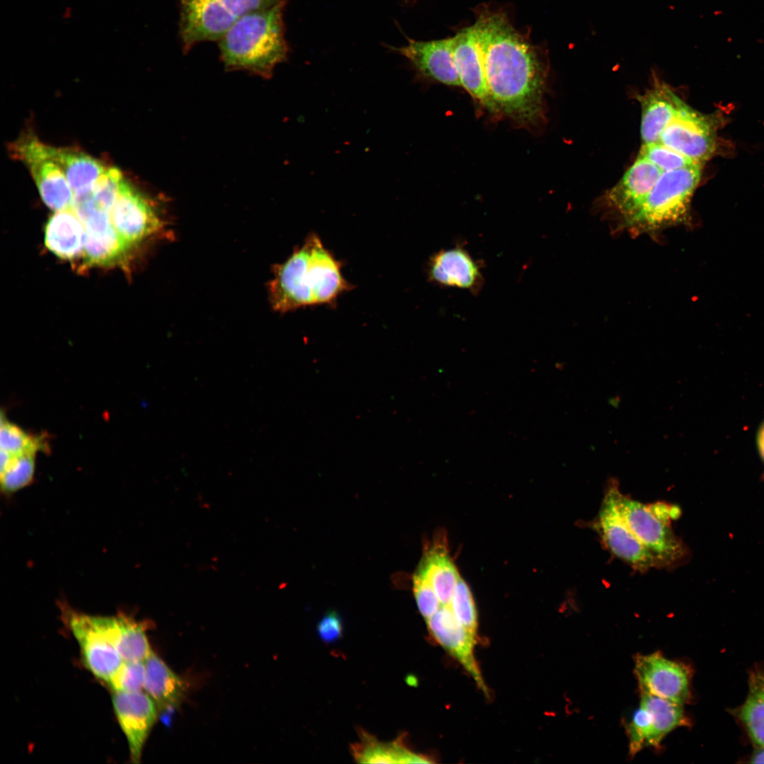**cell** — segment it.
Listing matches in <instances>:
<instances>
[{"label":"cell","mask_w":764,"mask_h":764,"mask_svg":"<svg viewBox=\"0 0 764 764\" xmlns=\"http://www.w3.org/2000/svg\"><path fill=\"white\" fill-rule=\"evenodd\" d=\"M474 23L490 98L497 112L521 125L543 117L545 67L538 47L502 11L480 9Z\"/></svg>","instance_id":"6da1fadb"},{"label":"cell","mask_w":764,"mask_h":764,"mask_svg":"<svg viewBox=\"0 0 764 764\" xmlns=\"http://www.w3.org/2000/svg\"><path fill=\"white\" fill-rule=\"evenodd\" d=\"M342 262L311 233L282 263L275 266L269 284L270 300L279 312L303 307L334 306L352 289L342 273Z\"/></svg>","instance_id":"7a4b0ae2"},{"label":"cell","mask_w":764,"mask_h":764,"mask_svg":"<svg viewBox=\"0 0 764 764\" xmlns=\"http://www.w3.org/2000/svg\"><path fill=\"white\" fill-rule=\"evenodd\" d=\"M286 1L250 12L235 22L218 40L220 57L229 71L270 78L287 57L283 9Z\"/></svg>","instance_id":"3957f363"},{"label":"cell","mask_w":764,"mask_h":764,"mask_svg":"<svg viewBox=\"0 0 764 764\" xmlns=\"http://www.w3.org/2000/svg\"><path fill=\"white\" fill-rule=\"evenodd\" d=\"M701 168L694 164L663 172L642 207L623 226L635 232L654 233L684 222Z\"/></svg>","instance_id":"277c9868"},{"label":"cell","mask_w":764,"mask_h":764,"mask_svg":"<svg viewBox=\"0 0 764 764\" xmlns=\"http://www.w3.org/2000/svg\"><path fill=\"white\" fill-rule=\"evenodd\" d=\"M183 51L197 43L219 40L243 16L286 0H178Z\"/></svg>","instance_id":"5b68a950"},{"label":"cell","mask_w":764,"mask_h":764,"mask_svg":"<svg viewBox=\"0 0 764 764\" xmlns=\"http://www.w3.org/2000/svg\"><path fill=\"white\" fill-rule=\"evenodd\" d=\"M618 509L632 532L659 561L670 563L684 555V548L668 526L673 512L666 505H646L616 490Z\"/></svg>","instance_id":"8992f818"},{"label":"cell","mask_w":764,"mask_h":764,"mask_svg":"<svg viewBox=\"0 0 764 764\" xmlns=\"http://www.w3.org/2000/svg\"><path fill=\"white\" fill-rule=\"evenodd\" d=\"M13 156L28 168L44 203L57 211L69 209L74 195L59 165L50 156L47 145L33 134L21 136L11 144Z\"/></svg>","instance_id":"52a82bcc"},{"label":"cell","mask_w":764,"mask_h":764,"mask_svg":"<svg viewBox=\"0 0 764 764\" xmlns=\"http://www.w3.org/2000/svg\"><path fill=\"white\" fill-rule=\"evenodd\" d=\"M715 138L713 118L681 100L676 115L661 133L659 142L702 166L714 153Z\"/></svg>","instance_id":"ba28073f"},{"label":"cell","mask_w":764,"mask_h":764,"mask_svg":"<svg viewBox=\"0 0 764 764\" xmlns=\"http://www.w3.org/2000/svg\"><path fill=\"white\" fill-rule=\"evenodd\" d=\"M634 671L641 693L684 705L690 698V671L659 652L638 655Z\"/></svg>","instance_id":"9c48e42d"},{"label":"cell","mask_w":764,"mask_h":764,"mask_svg":"<svg viewBox=\"0 0 764 764\" xmlns=\"http://www.w3.org/2000/svg\"><path fill=\"white\" fill-rule=\"evenodd\" d=\"M615 480L611 479L600 512L599 524L604 540L616 556L634 567L646 570L659 561L640 543L624 521L617 504Z\"/></svg>","instance_id":"30bf717a"},{"label":"cell","mask_w":764,"mask_h":764,"mask_svg":"<svg viewBox=\"0 0 764 764\" xmlns=\"http://www.w3.org/2000/svg\"><path fill=\"white\" fill-rule=\"evenodd\" d=\"M110 217L117 231L130 245L152 235L161 226L153 202L125 178Z\"/></svg>","instance_id":"8fae6325"},{"label":"cell","mask_w":764,"mask_h":764,"mask_svg":"<svg viewBox=\"0 0 764 764\" xmlns=\"http://www.w3.org/2000/svg\"><path fill=\"white\" fill-rule=\"evenodd\" d=\"M406 38V45L389 49L406 58L418 77L461 86L453 58V37L429 41Z\"/></svg>","instance_id":"7c38bea8"},{"label":"cell","mask_w":764,"mask_h":764,"mask_svg":"<svg viewBox=\"0 0 764 764\" xmlns=\"http://www.w3.org/2000/svg\"><path fill=\"white\" fill-rule=\"evenodd\" d=\"M112 704L128 742L131 760L139 763L144 743L156 719L157 707L142 690L115 692Z\"/></svg>","instance_id":"4fadbf2b"},{"label":"cell","mask_w":764,"mask_h":764,"mask_svg":"<svg viewBox=\"0 0 764 764\" xmlns=\"http://www.w3.org/2000/svg\"><path fill=\"white\" fill-rule=\"evenodd\" d=\"M67 622L86 667L98 678L108 683L123 662L119 654L95 626L91 615L70 612Z\"/></svg>","instance_id":"5bb4252c"},{"label":"cell","mask_w":764,"mask_h":764,"mask_svg":"<svg viewBox=\"0 0 764 764\" xmlns=\"http://www.w3.org/2000/svg\"><path fill=\"white\" fill-rule=\"evenodd\" d=\"M453 58L461 86L488 110L497 112L489 93L475 24L453 36Z\"/></svg>","instance_id":"9a60e30c"},{"label":"cell","mask_w":764,"mask_h":764,"mask_svg":"<svg viewBox=\"0 0 764 764\" xmlns=\"http://www.w3.org/2000/svg\"><path fill=\"white\" fill-rule=\"evenodd\" d=\"M663 171L638 155L621 179L607 193L610 206L623 217V224L642 207Z\"/></svg>","instance_id":"2e32d148"},{"label":"cell","mask_w":764,"mask_h":764,"mask_svg":"<svg viewBox=\"0 0 764 764\" xmlns=\"http://www.w3.org/2000/svg\"><path fill=\"white\" fill-rule=\"evenodd\" d=\"M431 635L464 666L484 692L486 686L475 659V635L456 618L451 607L441 606L426 620Z\"/></svg>","instance_id":"e0dca14e"},{"label":"cell","mask_w":764,"mask_h":764,"mask_svg":"<svg viewBox=\"0 0 764 764\" xmlns=\"http://www.w3.org/2000/svg\"><path fill=\"white\" fill-rule=\"evenodd\" d=\"M427 276L432 283L472 293L479 291L483 283L481 265L459 245L432 255L427 264Z\"/></svg>","instance_id":"ac0fdd59"},{"label":"cell","mask_w":764,"mask_h":764,"mask_svg":"<svg viewBox=\"0 0 764 764\" xmlns=\"http://www.w3.org/2000/svg\"><path fill=\"white\" fill-rule=\"evenodd\" d=\"M82 222L86 229L83 253L88 263L112 264L129 248L113 226L110 213L93 207Z\"/></svg>","instance_id":"d6986e66"},{"label":"cell","mask_w":764,"mask_h":764,"mask_svg":"<svg viewBox=\"0 0 764 764\" xmlns=\"http://www.w3.org/2000/svg\"><path fill=\"white\" fill-rule=\"evenodd\" d=\"M91 619L123 661H144L152 652L142 623L119 615H91Z\"/></svg>","instance_id":"ffe728a7"},{"label":"cell","mask_w":764,"mask_h":764,"mask_svg":"<svg viewBox=\"0 0 764 764\" xmlns=\"http://www.w3.org/2000/svg\"><path fill=\"white\" fill-rule=\"evenodd\" d=\"M639 100L642 110V145L658 142L676 115L681 98L667 85L657 83L640 96Z\"/></svg>","instance_id":"44dd1931"},{"label":"cell","mask_w":764,"mask_h":764,"mask_svg":"<svg viewBox=\"0 0 764 764\" xmlns=\"http://www.w3.org/2000/svg\"><path fill=\"white\" fill-rule=\"evenodd\" d=\"M47 148L63 171L74 197L89 193L107 168L100 161L77 149L49 145Z\"/></svg>","instance_id":"7402d4cb"},{"label":"cell","mask_w":764,"mask_h":764,"mask_svg":"<svg viewBox=\"0 0 764 764\" xmlns=\"http://www.w3.org/2000/svg\"><path fill=\"white\" fill-rule=\"evenodd\" d=\"M86 229L71 209L57 211L45 226V243L54 255L71 260L83 252Z\"/></svg>","instance_id":"603a6c76"},{"label":"cell","mask_w":764,"mask_h":764,"mask_svg":"<svg viewBox=\"0 0 764 764\" xmlns=\"http://www.w3.org/2000/svg\"><path fill=\"white\" fill-rule=\"evenodd\" d=\"M146 676L144 689L160 712L177 707L185 692L181 678L153 652L144 661Z\"/></svg>","instance_id":"cb8c5ba5"},{"label":"cell","mask_w":764,"mask_h":764,"mask_svg":"<svg viewBox=\"0 0 764 764\" xmlns=\"http://www.w3.org/2000/svg\"><path fill=\"white\" fill-rule=\"evenodd\" d=\"M417 572L429 580L441 605L448 606L460 577L445 544L434 543L425 552Z\"/></svg>","instance_id":"d4e9b609"},{"label":"cell","mask_w":764,"mask_h":764,"mask_svg":"<svg viewBox=\"0 0 764 764\" xmlns=\"http://www.w3.org/2000/svg\"><path fill=\"white\" fill-rule=\"evenodd\" d=\"M360 741L352 747V756L360 763H429V758L410 751L402 740L384 743L361 731Z\"/></svg>","instance_id":"484cf974"},{"label":"cell","mask_w":764,"mask_h":764,"mask_svg":"<svg viewBox=\"0 0 764 764\" xmlns=\"http://www.w3.org/2000/svg\"><path fill=\"white\" fill-rule=\"evenodd\" d=\"M748 683L747 698L732 714L743 724L756 747H764V668L753 670Z\"/></svg>","instance_id":"4316f807"},{"label":"cell","mask_w":764,"mask_h":764,"mask_svg":"<svg viewBox=\"0 0 764 764\" xmlns=\"http://www.w3.org/2000/svg\"><path fill=\"white\" fill-rule=\"evenodd\" d=\"M639 705L649 712L651 735L649 746L659 747L664 738L673 729L689 724L683 705L641 693Z\"/></svg>","instance_id":"83f0119b"},{"label":"cell","mask_w":764,"mask_h":764,"mask_svg":"<svg viewBox=\"0 0 764 764\" xmlns=\"http://www.w3.org/2000/svg\"><path fill=\"white\" fill-rule=\"evenodd\" d=\"M35 453L9 456L1 452V487L3 492L11 494L28 486L33 480Z\"/></svg>","instance_id":"f1b7e54d"},{"label":"cell","mask_w":764,"mask_h":764,"mask_svg":"<svg viewBox=\"0 0 764 764\" xmlns=\"http://www.w3.org/2000/svg\"><path fill=\"white\" fill-rule=\"evenodd\" d=\"M1 452L9 456H18L26 453H35L47 448L44 436L31 435L17 425L8 422L1 414Z\"/></svg>","instance_id":"f546056e"},{"label":"cell","mask_w":764,"mask_h":764,"mask_svg":"<svg viewBox=\"0 0 764 764\" xmlns=\"http://www.w3.org/2000/svg\"><path fill=\"white\" fill-rule=\"evenodd\" d=\"M124 177L115 167H107L98 178L91 190V197L96 208L110 213L119 195L120 187Z\"/></svg>","instance_id":"4dcf8cb0"},{"label":"cell","mask_w":764,"mask_h":764,"mask_svg":"<svg viewBox=\"0 0 764 764\" xmlns=\"http://www.w3.org/2000/svg\"><path fill=\"white\" fill-rule=\"evenodd\" d=\"M449 606L458 620L471 633L477 630V611L471 591L460 577L455 587Z\"/></svg>","instance_id":"1f68e13d"},{"label":"cell","mask_w":764,"mask_h":764,"mask_svg":"<svg viewBox=\"0 0 764 764\" xmlns=\"http://www.w3.org/2000/svg\"><path fill=\"white\" fill-rule=\"evenodd\" d=\"M639 156L649 161L663 172L696 164L659 141L642 145Z\"/></svg>","instance_id":"d6a6232c"},{"label":"cell","mask_w":764,"mask_h":764,"mask_svg":"<svg viewBox=\"0 0 764 764\" xmlns=\"http://www.w3.org/2000/svg\"><path fill=\"white\" fill-rule=\"evenodd\" d=\"M145 676L144 661H123L108 683L115 692L141 691Z\"/></svg>","instance_id":"836d02e7"},{"label":"cell","mask_w":764,"mask_h":764,"mask_svg":"<svg viewBox=\"0 0 764 764\" xmlns=\"http://www.w3.org/2000/svg\"><path fill=\"white\" fill-rule=\"evenodd\" d=\"M651 725L648 711L641 705L634 712L627 727L629 753L635 756L649 746Z\"/></svg>","instance_id":"e575fe53"},{"label":"cell","mask_w":764,"mask_h":764,"mask_svg":"<svg viewBox=\"0 0 764 764\" xmlns=\"http://www.w3.org/2000/svg\"><path fill=\"white\" fill-rule=\"evenodd\" d=\"M413 592L418 609L426 620L442 606L429 580L417 572L413 577Z\"/></svg>","instance_id":"d590c367"},{"label":"cell","mask_w":764,"mask_h":764,"mask_svg":"<svg viewBox=\"0 0 764 764\" xmlns=\"http://www.w3.org/2000/svg\"><path fill=\"white\" fill-rule=\"evenodd\" d=\"M342 621L334 610L325 613L317 625V632L325 643L330 644L340 639L342 635Z\"/></svg>","instance_id":"8d00e7d4"},{"label":"cell","mask_w":764,"mask_h":764,"mask_svg":"<svg viewBox=\"0 0 764 764\" xmlns=\"http://www.w3.org/2000/svg\"><path fill=\"white\" fill-rule=\"evenodd\" d=\"M751 762L764 763V747H757L751 758Z\"/></svg>","instance_id":"74e56055"},{"label":"cell","mask_w":764,"mask_h":764,"mask_svg":"<svg viewBox=\"0 0 764 764\" xmlns=\"http://www.w3.org/2000/svg\"><path fill=\"white\" fill-rule=\"evenodd\" d=\"M758 442L760 453L763 458L764 459V425L762 427L759 432Z\"/></svg>","instance_id":"f35d334b"}]
</instances>
